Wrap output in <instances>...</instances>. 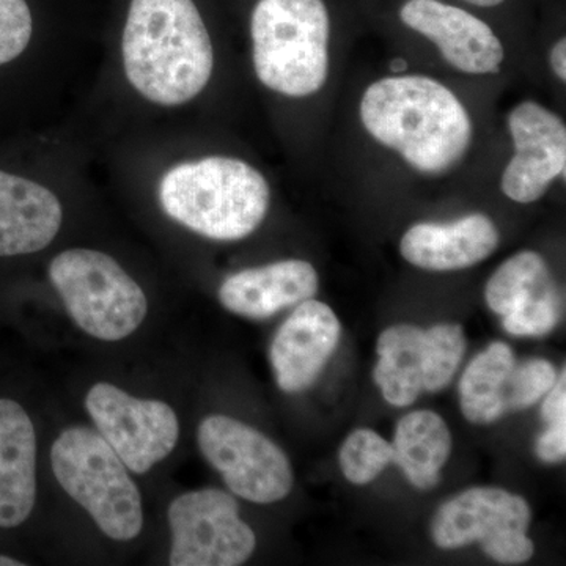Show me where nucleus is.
Here are the masks:
<instances>
[{
  "mask_svg": "<svg viewBox=\"0 0 566 566\" xmlns=\"http://www.w3.org/2000/svg\"><path fill=\"white\" fill-rule=\"evenodd\" d=\"M566 374L562 371L560 379L545 395L542 406V417L546 424L566 423Z\"/></svg>",
  "mask_w": 566,
  "mask_h": 566,
  "instance_id": "26",
  "label": "nucleus"
},
{
  "mask_svg": "<svg viewBox=\"0 0 566 566\" xmlns=\"http://www.w3.org/2000/svg\"><path fill=\"white\" fill-rule=\"evenodd\" d=\"M401 21L438 46L453 69L468 74H495L504 62V46L493 29L458 7L439 0H408Z\"/></svg>",
  "mask_w": 566,
  "mask_h": 566,
  "instance_id": "13",
  "label": "nucleus"
},
{
  "mask_svg": "<svg viewBox=\"0 0 566 566\" xmlns=\"http://www.w3.org/2000/svg\"><path fill=\"white\" fill-rule=\"evenodd\" d=\"M126 77L145 98L178 106L212 73V44L192 0H133L123 32Z\"/></svg>",
  "mask_w": 566,
  "mask_h": 566,
  "instance_id": "1",
  "label": "nucleus"
},
{
  "mask_svg": "<svg viewBox=\"0 0 566 566\" xmlns=\"http://www.w3.org/2000/svg\"><path fill=\"white\" fill-rule=\"evenodd\" d=\"M406 69H408V62L403 61V59H394V61L390 62V70H392L394 73H403Z\"/></svg>",
  "mask_w": 566,
  "mask_h": 566,
  "instance_id": "29",
  "label": "nucleus"
},
{
  "mask_svg": "<svg viewBox=\"0 0 566 566\" xmlns=\"http://www.w3.org/2000/svg\"><path fill=\"white\" fill-rule=\"evenodd\" d=\"M365 129L400 153L423 174H442L468 151V111L441 82L427 76H394L371 84L360 103Z\"/></svg>",
  "mask_w": 566,
  "mask_h": 566,
  "instance_id": "2",
  "label": "nucleus"
},
{
  "mask_svg": "<svg viewBox=\"0 0 566 566\" xmlns=\"http://www.w3.org/2000/svg\"><path fill=\"white\" fill-rule=\"evenodd\" d=\"M50 277L73 322L99 340L128 337L147 316L145 293L106 253L62 252L52 260Z\"/></svg>",
  "mask_w": 566,
  "mask_h": 566,
  "instance_id": "6",
  "label": "nucleus"
},
{
  "mask_svg": "<svg viewBox=\"0 0 566 566\" xmlns=\"http://www.w3.org/2000/svg\"><path fill=\"white\" fill-rule=\"evenodd\" d=\"M22 562L14 560V558L0 556V566H22Z\"/></svg>",
  "mask_w": 566,
  "mask_h": 566,
  "instance_id": "30",
  "label": "nucleus"
},
{
  "mask_svg": "<svg viewBox=\"0 0 566 566\" xmlns=\"http://www.w3.org/2000/svg\"><path fill=\"white\" fill-rule=\"evenodd\" d=\"M394 463V447L376 431L360 428L345 439L340 449V468L354 485H368Z\"/></svg>",
  "mask_w": 566,
  "mask_h": 566,
  "instance_id": "22",
  "label": "nucleus"
},
{
  "mask_svg": "<svg viewBox=\"0 0 566 566\" xmlns=\"http://www.w3.org/2000/svg\"><path fill=\"white\" fill-rule=\"evenodd\" d=\"M32 36V14L25 0H0V65L20 57Z\"/></svg>",
  "mask_w": 566,
  "mask_h": 566,
  "instance_id": "24",
  "label": "nucleus"
},
{
  "mask_svg": "<svg viewBox=\"0 0 566 566\" xmlns=\"http://www.w3.org/2000/svg\"><path fill=\"white\" fill-rule=\"evenodd\" d=\"M374 379L387 403L405 408L415 403L427 386L430 368L428 331L395 324L379 335Z\"/></svg>",
  "mask_w": 566,
  "mask_h": 566,
  "instance_id": "19",
  "label": "nucleus"
},
{
  "mask_svg": "<svg viewBox=\"0 0 566 566\" xmlns=\"http://www.w3.org/2000/svg\"><path fill=\"white\" fill-rule=\"evenodd\" d=\"M340 334V322L329 305L315 300L297 304L275 334L270 352L283 392H303L314 385L337 348Z\"/></svg>",
  "mask_w": 566,
  "mask_h": 566,
  "instance_id": "14",
  "label": "nucleus"
},
{
  "mask_svg": "<svg viewBox=\"0 0 566 566\" xmlns=\"http://www.w3.org/2000/svg\"><path fill=\"white\" fill-rule=\"evenodd\" d=\"M556 381V368L545 359H528L516 364L510 385V412L531 408L553 389Z\"/></svg>",
  "mask_w": 566,
  "mask_h": 566,
  "instance_id": "23",
  "label": "nucleus"
},
{
  "mask_svg": "<svg viewBox=\"0 0 566 566\" xmlns=\"http://www.w3.org/2000/svg\"><path fill=\"white\" fill-rule=\"evenodd\" d=\"M532 510L526 499L501 488H471L447 501L431 523V538L441 549L479 543L502 565L526 564L535 546L527 536Z\"/></svg>",
  "mask_w": 566,
  "mask_h": 566,
  "instance_id": "7",
  "label": "nucleus"
},
{
  "mask_svg": "<svg viewBox=\"0 0 566 566\" xmlns=\"http://www.w3.org/2000/svg\"><path fill=\"white\" fill-rule=\"evenodd\" d=\"M535 453L545 463L556 464L566 455V423L547 424L545 433L536 439Z\"/></svg>",
  "mask_w": 566,
  "mask_h": 566,
  "instance_id": "25",
  "label": "nucleus"
},
{
  "mask_svg": "<svg viewBox=\"0 0 566 566\" xmlns=\"http://www.w3.org/2000/svg\"><path fill=\"white\" fill-rule=\"evenodd\" d=\"M57 197L39 185L0 170V256L39 252L62 226Z\"/></svg>",
  "mask_w": 566,
  "mask_h": 566,
  "instance_id": "17",
  "label": "nucleus"
},
{
  "mask_svg": "<svg viewBox=\"0 0 566 566\" xmlns=\"http://www.w3.org/2000/svg\"><path fill=\"white\" fill-rule=\"evenodd\" d=\"M163 210L192 232L219 241L243 240L270 208V186L248 163L210 156L178 164L159 185Z\"/></svg>",
  "mask_w": 566,
  "mask_h": 566,
  "instance_id": "3",
  "label": "nucleus"
},
{
  "mask_svg": "<svg viewBox=\"0 0 566 566\" xmlns=\"http://www.w3.org/2000/svg\"><path fill=\"white\" fill-rule=\"evenodd\" d=\"M517 360L509 345L493 344L468 365L460 382L461 411L469 422H497L510 412V385Z\"/></svg>",
  "mask_w": 566,
  "mask_h": 566,
  "instance_id": "21",
  "label": "nucleus"
},
{
  "mask_svg": "<svg viewBox=\"0 0 566 566\" xmlns=\"http://www.w3.org/2000/svg\"><path fill=\"white\" fill-rule=\"evenodd\" d=\"M464 2L472 3L476 7H495L501 6L504 0H464Z\"/></svg>",
  "mask_w": 566,
  "mask_h": 566,
  "instance_id": "28",
  "label": "nucleus"
},
{
  "mask_svg": "<svg viewBox=\"0 0 566 566\" xmlns=\"http://www.w3.org/2000/svg\"><path fill=\"white\" fill-rule=\"evenodd\" d=\"M232 495L214 488L178 495L169 506L172 566H238L255 551V534Z\"/></svg>",
  "mask_w": 566,
  "mask_h": 566,
  "instance_id": "9",
  "label": "nucleus"
},
{
  "mask_svg": "<svg viewBox=\"0 0 566 566\" xmlns=\"http://www.w3.org/2000/svg\"><path fill=\"white\" fill-rule=\"evenodd\" d=\"M85 406L104 441L136 474L150 471L177 446L180 423L163 401L139 400L109 382H98L88 390Z\"/></svg>",
  "mask_w": 566,
  "mask_h": 566,
  "instance_id": "10",
  "label": "nucleus"
},
{
  "mask_svg": "<svg viewBox=\"0 0 566 566\" xmlns=\"http://www.w3.org/2000/svg\"><path fill=\"white\" fill-rule=\"evenodd\" d=\"M318 285V274L311 263L283 260L230 275L219 289V301L232 314L266 319L312 300Z\"/></svg>",
  "mask_w": 566,
  "mask_h": 566,
  "instance_id": "15",
  "label": "nucleus"
},
{
  "mask_svg": "<svg viewBox=\"0 0 566 566\" xmlns=\"http://www.w3.org/2000/svg\"><path fill=\"white\" fill-rule=\"evenodd\" d=\"M499 232L485 214L450 223L422 222L401 238L406 262L427 271H457L483 262L497 249Z\"/></svg>",
  "mask_w": 566,
  "mask_h": 566,
  "instance_id": "16",
  "label": "nucleus"
},
{
  "mask_svg": "<svg viewBox=\"0 0 566 566\" xmlns=\"http://www.w3.org/2000/svg\"><path fill=\"white\" fill-rule=\"evenodd\" d=\"M36 499V436L17 401L0 400V527L31 516Z\"/></svg>",
  "mask_w": 566,
  "mask_h": 566,
  "instance_id": "18",
  "label": "nucleus"
},
{
  "mask_svg": "<svg viewBox=\"0 0 566 566\" xmlns=\"http://www.w3.org/2000/svg\"><path fill=\"white\" fill-rule=\"evenodd\" d=\"M251 31L255 73L268 88L304 98L323 87L331 33L323 0H260Z\"/></svg>",
  "mask_w": 566,
  "mask_h": 566,
  "instance_id": "4",
  "label": "nucleus"
},
{
  "mask_svg": "<svg viewBox=\"0 0 566 566\" xmlns=\"http://www.w3.org/2000/svg\"><path fill=\"white\" fill-rule=\"evenodd\" d=\"M485 297L506 333L516 337H543L560 322V289L536 252H520L502 263L488 282Z\"/></svg>",
  "mask_w": 566,
  "mask_h": 566,
  "instance_id": "11",
  "label": "nucleus"
},
{
  "mask_svg": "<svg viewBox=\"0 0 566 566\" xmlns=\"http://www.w3.org/2000/svg\"><path fill=\"white\" fill-rule=\"evenodd\" d=\"M394 463L417 490L438 485L452 450V436L441 416L433 411L406 415L395 428Z\"/></svg>",
  "mask_w": 566,
  "mask_h": 566,
  "instance_id": "20",
  "label": "nucleus"
},
{
  "mask_svg": "<svg viewBox=\"0 0 566 566\" xmlns=\"http://www.w3.org/2000/svg\"><path fill=\"white\" fill-rule=\"evenodd\" d=\"M551 65L558 80L566 81V41H557L556 46L551 51Z\"/></svg>",
  "mask_w": 566,
  "mask_h": 566,
  "instance_id": "27",
  "label": "nucleus"
},
{
  "mask_svg": "<svg viewBox=\"0 0 566 566\" xmlns=\"http://www.w3.org/2000/svg\"><path fill=\"white\" fill-rule=\"evenodd\" d=\"M515 156L502 175V191L517 203L545 196L558 177L565 178V123L539 104L521 103L509 115Z\"/></svg>",
  "mask_w": 566,
  "mask_h": 566,
  "instance_id": "12",
  "label": "nucleus"
},
{
  "mask_svg": "<svg viewBox=\"0 0 566 566\" xmlns=\"http://www.w3.org/2000/svg\"><path fill=\"white\" fill-rule=\"evenodd\" d=\"M51 463L63 490L87 510L104 535L129 542L140 534L139 490L102 434L85 427L63 431L52 446Z\"/></svg>",
  "mask_w": 566,
  "mask_h": 566,
  "instance_id": "5",
  "label": "nucleus"
},
{
  "mask_svg": "<svg viewBox=\"0 0 566 566\" xmlns=\"http://www.w3.org/2000/svg\"><path fill=\"white\" fill-rule=\"evenodd\" d=\"M199 447L233 494L255 504H274L292 491L289 458L271 439L232 417H207L199 427Z\"/></svg>",
  "mask_w": 566,
  "mask_h": 566,
  "instance_id": "8",
  "label": "nucleus"
}]
</instances>
